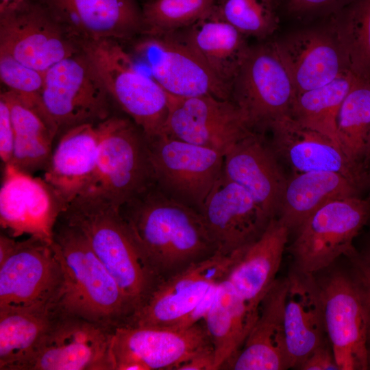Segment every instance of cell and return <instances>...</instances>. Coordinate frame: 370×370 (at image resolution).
Returning a JSON list of instances; mask_svg holds the SVG:
<instances>
[{
	"label": "cell",
	"instance_id": "obj_1",
	"mask_svg": "<svg viewBox=\"0 0 370 370\" xmlns=\"http://www.w3.org/2000/svg\"><path fill=\"white\" fill-rule=\"evenodd\" d=\"M119 212L159 284L219 252L201 213L155 184Z\"/></svg>",
	"mask_w": 370,
	"mask_h": 370
},
{
	"label": "cell",
	"instance_id": "obj_2",
	"mask_svg": "<svg viewBox=\"0 0 370 370\" xmlns=\"http://www.w3.org/2000/svg\"><path fill=\"white\" fill-rule=\"evenodd\" d=\"M52 247L63 271L58 314L83 318L106 328L130 323L135 309L98 258L84 234L60 216Z\"/></svg>",
	"mask_w": 370,
	"mask_h": 370
},
{
	"label": "cell",
	"instance_id": "obj_3",
	"mask_svg": "<svg viewBox=\"0 0 370 370\" xmlns=\"http://www.w3.org/2000/svg\"><path fill=\"white\" fill-rule=\"evenodd\" d=\"M60 217L84 234L135 312L138 310L159 282L145 263L119 208L101 197L84 195L71 202Z\"/></svg>",
	"mask_w": 370,
	"mask_h": 370
},
{
	"label": "cell",
	"instance_id": "obj_4",
	"mask_svg": "<svg viewBox=\"0 0 370 370\" xmlns=\"http://www.w3.org/2000/svg\"><path fill=\"white\" fill-rule=\"evenodd\" d=\"M97 126L96 168L82 195L101 197L119 208L155 184L147 140L129 117L113 114Z\"/></svg>",
	"mask_w": 370,
	"mask_h": 370
},
{
	"label": "cell",
	"instance_id": "obj_5",
	"mask_svg": "<svg viewBox=\"0 0 370 370\" xmlns=\"http://www.w3.org/2000/svg\"><path fill=\"white\" fill-rule=\"evenodd\" d=\"M78 45L94 65L113 103L147 138L160 134L169 110V96L163 88L136 68L120 42L106 39Z\"/></svg>",
	"mask_w": 370,
	"mask_h": 370
},
{
	"label": "cell",
	"instance_id": "obj_6",
	"mask_svg": "<svg viewBox=\"0 0 370 370\" xmlns=\"http://www.w3.org/2000/svg\"><path fill=\"white\" fill-rule=\"evenodd\" d=\"M112 100L94 65L79 48L45 71L42 111L57 133L98 124L112 114Z\"/></svg>",
	"mask_w": 370,
	"mask_h": 370
},
{
	"label": "cell",
	"instance_id": "obj_7",
	"mask_svg": "<svg viewBox=\"0 0 370 370\" xmlns=\"http://www.w3.org/2000/svg\"><path fill=\"white\" fill-rule=\"evenodd\" d=\"M370 217V201L352 196L332 201L311 214L297 230L291 246L294 268L314 275L340 256L356 253L353 241Z\"/></svg>",
	"mask_w": 370,
	"mask_h": 370
},
{
	"label": "cell",
	"instance_id": "obj_8",
	"mask_svg": "<svg viewBox=\"0 0 370 370\" xmlns=\"http://www.w3.org/2000/svg\"><path fill=\"white\" fill-rule=\"evenodd\" d=\"M147 140L155 185L169 197L200 212L223 176L224 154L164 134Z\"/></svg>",
	"mask_w": 370,
	"mask_h": 370
},
{
	"label": "cell",
	"instance_id": "obj_9",
	"mask_svg": "<svg viewBox=\"0 0 370 370\" xmlns=\"http://www.w3.org/2000/svg\"><path fill=\"white\" fill-rule=\"evenodd\" d=\"M297 92L275 42L250 47L230 89V99L254 130L291 115Z\"/></svg>",
	"mask_w": 370,
	"mask_h": 370
},
{
	"label": "cell",
	"instance_id": "obj_10",
	"mask_svg": "<svg viewBox=\"0 0 370 370\" xmlns=\"http://www.w3.org/2000/svg\"><path fill=\"white\" fill-rule=\"evenodd\" d=\"M211 347L204 320L186 328L123 325L113 332L112 370H176Z\"/></svg>",
	"mask_w": 370,
	"mask_h": 370
},
{
	"label": "cell",
	"instance_id": "obj_11",
	"mask_svg": "<svg viewBox=\"0 0 370 370\" xmlns=\"http://www.w3.org/2000/svg\"><path fill=\"white\" fill-rule=\"evenodd\" d=\"M113 332L79 317L57 313L19 370H112Z\"/></svg>",
	"mask_w": 370,
	"mask_h": 370
},
{
	"label": "cell",
	"instance_id": "obj_12",
	"mask_svg": "<svg viewBox=\"0 0 370 370\" xmlns=\"http://www.w3.org/2000/svg\"><path fill=\"white\" fill-rule=\"evenodd\" d=\"M63 280L52 243L32 236L18 241L0 265V308H56Z\"/></svg>",
	"mask_w": 370,
	"mask_h": 370
},
{
	"label": "cell",
	"instance_id": "obj_13",
	"mask_svg": "<svg viewBox=\"0 0 370 370\" xmlns=\"http://www.w3.org/2000/svg\"><path fill=\"white\" fill-rule=\"evenodd\" d=\"M135 56L169 95L181 98L211 95L230 99V91L185 42L175 34L140 35Z\"/></svg>",
	"mask_w": 370,
	"mask_h": 370
},
{
	"label": "cell",
	"instance_id": "obj_14",
	"mask_svg": "<svg viewBox=\"0 0 370 370\" xmlns=\"http://www.w3.org/2000/svg\"><path fill=\"white\" fill-rule=\"evenodd\" d=\"M169 96V114L161 134L225 154L254 130L231 99L211 95Z\"/></svg>",
	"mask_w": 370,
	"mask_h": 370
},
{
	"label": "cell",
	"instance_id": "obj_15",
	"mask_svg": "<svg viewBox=\"0 0 370 370\" xmlns=\"http://www.w3.org/2000/svg\"><path fill=\"white\" fill-rule=\"evenodd\" d=\"M79 50L77 42L34 0L0 14V52L47 71Z\"/></svg>",
	"mask_w": 370,
	"mask_h": 370
},
{
	"label": "cell",
	"instance_id": "obj_16",
	"mask_svg": "<svg viewBox=\"0 0 370 370\" xmlns=\"http://www.w3.org/2000/svg\"><path fill=\"white\" fill-rule=\"evenodd\" d=\"M244 247L229 254L218 252L162 282L127 325L175 327L212 285L227 276Z\"/></svg>",
	"mask_w": 370,
	"mask_h": 370
},
{
	"label": "cell",
	"instance_id": "obj_17",
	"mask_svg": "<svg viewBox=\"0 0 370 370\" xmlns=\"http://www.w3.org/2000/svg\"><path fill=\"white\" fill-rule=\"evenodd\" d=\"M67 206L42 178L3 165L0 188V225L10 236L28 234L53 242L56 224Z\"/></svg>",
	"mask_w": 370,
	"mask_h": 370
},
{
	"label": "cell",
	"instance_id": "obj_18",
	"mask_svg": "<svg viewBox=\"0 0 370 370\" xmlns=\"http://www.w3.org/2000/svg\"><path fill=\"white\" fill-rule=\"evenodd\" d=\"M319 282L326 335L340 370L369 369L365 310L353 277L337 271Z\"/></svg>",
	"mask_w": 370,
	"mask_h": 370
},
{
	"label": "cell",
	"instance_id": "obj_19",
	"mask_svg": "<svg viewBox=\"0 0 370 370\" xmlns=\"http://www.w3.org/2000/svg\"><path fill=\"white\" fill-rule=\"evenodd\" d=\"M78 45L99 40L129 41L143 31L137 0H34Z\"/></svg>",
	"mask_w": 370,
	"mask_h": 370
},
{
	"label": "cell",
	"instance_id": "obj_20",
	"mask_svg": "<svg viewBox=\"0 0 370 370\" xmlns=\"http://www.w3.org/2000/svg\"><path fill=\"white\" fill-rule=\"evenodd\" d=\"M200 213L218 251L232 254L255 241L271 220L242 186L223 176Z\"/></svg>",
	"mask_w": 370,
	"mask_h": 370
},
{
	"label": "cell",
	"instance_id": "obj_21",
	"mask_svg": "<svg viewBox=\"0 0 370 370\" xmlns=\"http://www.w3.org/2000/svg\"><path fill=\"white\" fill-rule=\"evenodd\" d=\"M271 146L251 132L224 154L223 176L245 188L271 219L278 216L287 183Z\"/></svg>",
	"mask_w": 370,
	"mask_h": 370
},
{
	"label": "cell",
	"instance_id": "obj_22",
	"mask_svg": "<svg viewBox=\"0 0 370 370\" xmlns=\"http://www.w3.org/2000/svg\"><path fill=\"white\" fill-rule=\"evenodd\" d=\"M288 278H276L262 300L256 322L242 347L223 369L284 370L291 368L284 326Z\"/></svg>",
	"mask_w": 370,
	"mask_h": 370
},
{
	"label": "cell",
	"instance_id": "obj_23",
	"mask_svg": "<svg viewBox=\"0 0 370 370\" xmlns=\"http://www.w3.org/2000/svg\"><path fill=\"white\" fill-rule=\"evenodd\" d=\"M275 44L297 95L324 86L350 70L334 32L305 31Z\"/></svg>",
	"mask_w": 370,
	"mask_h": 370
},
{
	"label": "cell",
	"instance_id": "obj_24",
	"mask_svg": "<svg viewBox=\"0 0 370 370\" xmlns=\"http://www.w3.org/2000/svg\"><path fill=\"white\" fill-rule=\"evenodd\" d=\"M272 145L295 171L339 173L360 186L364 180L351 165L342 149L328 136L308 128L291 115L272 123Z\"/></svg>",
	"mask_w": 370,
	"mask_h": 370
},
{
	"label": "cell",
	"instance_id": "obj_25",
	"mask_svg": "<svg viewBox=\"0 0 370 370\" xmlns=\"http://www.w3.org/2000/svg\"><path fill=\"white\" fill-rule=\"evenodd\" d=\"M287 278L284 326L291 368L296 369L327 338L324 302L314 275L294 268Z\"/></svg>",
	"mask_w": 370,
	"mask_h": 370
},
{
	"label": "cell",
	"instance_id": "obj_26",
	"mask_svg": "<svg viewBox=\"0 0 370 370\" xmlns=\"http://www.w3.org/2000/svg\"><path fill=\"white\" fill-rule=\"evenodd\" d=\"M290 232L280 218L272 219L260 236L243 248L227 276L256 317L262 300L276 280Z\"/></svg>",
	"mask_w": 370,
	"mask_h": 370
},
{
	"label": "cell",
	"instance_id": "obj_27",
	"mask_svg": "<svg viewBox=\"0 0 370 370\" xmlns=\"http://www.w3.org/2000/svg\"><path fill=\"white\" fill-rule=\"evenodd\" d=\"M99 149L97 124L71 127L58 136L42 178L68 205L87 190Z\"/></svg>",
	"mask_w": 370,
	"mask_h": 370
},
{
	"label": "cell",
	"instance_id": "obj_28",
	"mask_svg": "<svg viewBox=\"0 0 370 370\" xmlns=\"http://www.w3.org/2000/svg\"><path fill=\"white\" fill-rule=\"evenodd\" d=\"M173 34L191 48L230 91L250 49L246 36L213 11Z\"/></svg>",
	"mask_w": 370,
	"mask_h": 370
},
{
	"label": "cell",
	"instance_id": "obj_29",
	"mask_svg": "<svg viewBox=\"0 0 370 370\" xmlns=\"http://www.w3.org/2000/svg\"><path fill=\"white\" fill-rule=\"evenodd\" d=\"M358 187L337 172L299 173L287 181L278 217L290 230H297L311 214L325 204L357 196Z\"/></svg>",
	"mask_w": 370,
	"mask_h": 370
},
{
	"label": "cell",
	"instance_id": "obj_30",
	"mask_svg": "<svg viewBox=\"0 0 370 370\" xmlns=\"http://www.w3.org/2000/svg\"><path fill=\"white\" fill-rule=\"evenodd\" d=\"M8 101L14 130L12 164L33 175L47 167L57 133L42 112L12 91L1 92Z\"/></svg>",
	"mask_w": 370,
	"mask_h": 370
},
{
	"label": "cell",
	"instance_id": "obj_31",
	"mask_svg": "<svg viewBox=\"0 0 370 370\" xmlns=\"http://www.w3.org/2000/svg\"><path fill=\"white\" fill-rule=\"evenodd\" d=\"M257 317L232 284L223 279L204 319L214 352V370L223 369L239 352Z\"/></svg>",
	"mask_w": 370,
	"mask_h": 370
},
{
	"label": "cell",
	"instance_id": "obj_32",
	"mask_svg": "<svg viewBox=\"0 0 370 370\" xmlns=\"http://www.w3.org/2000/svg\"><path fill=\"white\" fill-rule=\"evenodd\" d=\"M56 316L54 306L0 308V370H19Z\"/></svg>",
	"mask_w": 370,
	"mask_h": 370
},
{
	"label": "cell",
	"instance_id": "obj_33",
	"mask_svg": "<svg viewBox=\"0 0 370 370\" xmlns=\"http://www.w3.org/2000/svg\"><path fill=\"white\" fill-rule=\"evenodd\" d=\"M337 137L347 159L365 180L370 160V79L359 77L343 100Z\"/></svg>",
	"mask_w": 370,
	"mask_h": 370
},
{
	"label": "cell",
	"instance_id": "obj_34",
	"mask_svg": "<svg viewBox=\"0 0 370 370\" xmlns=\"http://www.w3.org/2000/svg\"><path fill=\"white\" fill-rule=\"evenodd\" d=\"M358 77L349 70L324 86L297 94L291 116L301 125L328 136L339 145L338 112Z\"/></svg>",
	"mask_w": 370,
	"mask_h": 370
},
{
	"label": "cell",
	"instance_id": "obj_35",
	"mask_svg": "<svg viewBox=\"0 0 370 370\" xmlns=\"http://www.w3.org/2000/svg\"><path fill=\"white\" fill-rule=\"evenodd\" d=\"M334 29L349 69L370 79V0H354L348 5Z\"/></svg>",
	"mask_w": 370,
	"mask_h": 370
},
{
	"label": "cell",
	"instance_id": "obj_36",
	"mask_svg": "<svg viewBox=\"0 0 370 370\" xmlns=\"http://www.w3.org/2000/svg\"><path fill=\"white\" fill-rule=\"evenodd\" d=\"M217 0H149L142 6L140 35L173 34L210 14Z\"/></svg>",
	"mask_w": 370,
	"mask_h": 370
},
{
	"label": "cell",
	"instance_id": "obj_37",
	"mask_svg": "<svg viewBox=\"0 0 370 370\" xmlns=\"http://www.w3.org/2000/svg\"><path fill=\"white\" fill-rule=\"evenodd\" d=\"M275 8L269 0H217L213 12L245 36L264 38L278 27Z\"/></svg>",
	"mask_w": 370,
	"mask_h": 370
},
{
	"label": "cell",
	"instance_id": "obj_38",
	"mask_svg": "<svg viewBox=\"0 0 370 370\" xmlns=\"http://www.w3.org/2000/svg\"><path fill=\"white\" fill-rule=\"evenodd\" d=\"M45 77V72L31 68L7 53L0 52V79L6 90L13 92L42 112L40 95Z\"/></svg>",
	"mask_w": 370,
	"mask_h": 370
},
{
	"label": "cell",
	"instance_id": "obj_39",
	"mask_svg": "<svg viewBox=\"0 0 370 370\" xmlns=\"http://www.w3.org/2000/svg\"><path fill=\"white\" fill-rule=\"evenodd\" d=\"M353 267V277L362 301L367 328L368 360L370 358V262L356 252L349 256Z\"/></svg>",
	"mask_w": 370,
	"mask_h": 370
},
{
	"label": "cell",
	"instance_id": "obj_40",
	"mask_svg": "<svg viewBox=\"0 0 370 370\" xmlns=\"http://www.w3.org/2000/svg\"><path fill=\"white\" fill-rule=\"evenodd\" d=\"M14 130L9 104L0 95V157L3 165L10 163L14 149Z\"/></svg>",
	"mask_w": 370,
	"mask_h": 370
},
{
	"label": "cell",
	"instance_id": "obj_41",
	"mask_svg": "<svg viewBox=\"0 0 370 370\" xmlns=\"http://www.w3.org/2000/svg\"><path fill=\"white\" fill-rule=\"evenodd\" d=\"M354 0H288L287 10L294 15L302 16L334 11L347 6Z\"/></svg>",
	"mask_w": 370,
	"mask_h": 370
},
{
	"label": "cell",
	"instance_id": "obj_42",
	"mask_svg": "<svg viewBox=\"0 0 370 370\" xmlns=\"http://www.w3.org/2000/svg\"><path fill=\"white\" fill-rule=\"evenodd\" d=\"M296 369L301 370H340L328 337L312 351Z\"/></svg>",
	"mask_w": 370,
	"mask_h": 370
},
{
	"label": "cell",
	"instance_id": "obj_43",
	"mask_svg": "<svg viewBox=\"0 0 370 370\" xmlns=\"http://www.w3.org/2000/svg\"><path fill=\"white\" fill-rule=\"evenodd\" d=\"M221 282L212 285L201 300L173 328H189L204 320L214 302Z\"/></svg>",
	"mask_w": 370,
	"mask_h": 370
},
{
	"label": "cell",
	"instance_id": "obj_44",
	"mask_svg": "<svg viewBox=\"0 0 370 370\" xmlns=\"http://www.w3.org/2000/svg\"><path fill=\"white\" fill-rule=\"evenodd\" d=\"M176 370H214V352L213 347L197 354L180 365Z\"/></svg>",
	"mask_w": 370,
	"mask_h": 370
},
{
	"label": "cell",
	"instance_id": "obj_45",
	"mask_svg": "<svg viewBox=\"0 0 370 370\" xmlns=\"http://www.w3.org/2000/svg\"><path fill=\"white\" fill-rule=\"evenodd\" d=\"M18 241L15 238L1 232L0 234V265L2 264L14 252Z\"/></svg>",
	"mask_w": 370,
	"mask_h": 370
},
{
	"label": "cell",
	"instance_id": "obj_46",
	"mask_svg": "<svg viewBox=\"0 0 370 370\" xmlns=\"http://www.w3.org/2000/svg\"><path fill=\"white\" fill-rule=\"evenodd\" d=\"M28 0H0V14L17 8Z\"/></svg>",
	"mask_w": 370,
	"mask_h": 370
},
{
	"label": "cell",
	"instance_id": "obj_47",
	"mask_svg": "<svg viewBox=\"0 0 370 370\" xmlns=\"http://www.w3.org/2000/svg\"><path fill=\"white\" fill-rule=\"evenodd\" d=\"M363 257L370 262V250Z\"/></svg>",
	"mask_w": 370,
	"mask_h": 370
},
{
	"label": "cell",
	"instance_id": "obj_48",
	"mask_svg": "<svg viewBox=\"0 0 370 370\" xmlns=\"http://www.w3.org/2000/svg\"><path fill=\"white\" fill-rule=\"evenodd\" d=\"M269 1H271L275 6H276L279 0H269Z\"/></svg>",
	"mask_w": 370,
	"mask_h": 370
},
{
	"label": "cell",
	"instance_id": "obj_49",
	"mask_svg": "<svg viewBox=\"0 0 370 370\" xmlns=\"http://www.w3.org/2000/svg\"><path fill=\"white\" fill-rule=\"evenodd\" d=\"M369 175H370V160H369Z\"/></svg>",
	"mask_w": 370,
	"mask_h": 370
},
{
	"label": "cell",
	"instance_id": "obj_50",
	"mask_svg": "<svg viewBox=\"0 0 370 370\" xmlns=\"http://www.w3.org/2000/svg\"><path fill=\"white\" fill-rule=\"evenodd\" d=\"M368 364H369V369H370V359L368 361Z\"/></svg>",
	"mask_w": 370,
	"mask_h": 370
}]
</instances>
